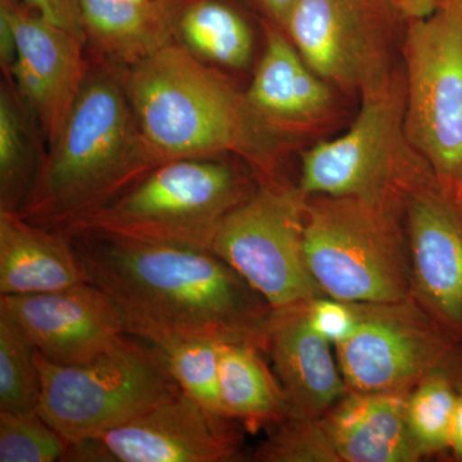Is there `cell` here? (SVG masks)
Listing matches in <instances>:
<instances>
[{
    "mask_svg": "<svg viewBox=\"0 0 462 462\" xmlns=\"http://www.w3.org/2000/svg\"><path fill=\"white\" fill-rule=\"evenodd\" d=\"M69 233L87 282L111 300L129 336L156 346L208 338L263 349L272 307L209 249Z\"/></svg>",
    "mask_w": 462,
    "mask_h": 462,
    "instance_id": "obj_1",
    "label": "cell"
},
{
    "mask_svg": "<svg viewBox=\"0 0 462 462\" xmlns=\"http://www.w3.org/2000/svg\"><path fill=\"white\" fill-rule=\"evenodd\" d=\"M125 89L156 165L233 153L273 178L282 138L249 106L245 93L180 44L130 66Z\"/></svg>",
    "mask_w": 462,
    "mask_h": 462,
    "instance_id": "obj_2",
    "label": "cell"
},
{
    "mask_svg": "<svg viewBox=\"0 0 462 462\" xmlns=\"http://www.w3.org/2000/svg\"><path fill=\"white\" fill-rule=\"evenodd\" d=\"M50 148L18 214L48 229L69 231L157 166L127 98L125 75L108 69L87 74Z\"/></svg>",
    "mask_w": 462,
    "mask_h": 462,
    "instance_id": "obj_3",
    "label": "cell"
},
{
    "mask_svg": "<svg viewBox=\"0 0 462 462\" xmlns=\"http://www.w3.org/2000/svg\"><path fill=\"white\" fill-rule=\"evenodd\" d=\"M360 97L349 129L302 154L298 188L306 197H349L404 208L412 193L438 182L407 138L402 69Z\"/></svg>",
    "mask_w": 462,
    "mask_h": 462,
    "instance_id": "obj_4",
    "label": "cell"
},
{
    "mask_svg": "<svg viewBox=\"0 0 462 462\" xmlns=\"http://www.w3.org/2000/svg\"><path fill=\"white\" fill-rule=\"evenodd\" d=\"M305 254L328 297L349 303L412 298L404 208L349 197H307Z\"/></svg>",
    "mask_w": 462,
    "mask_h": 462,
    "instance_id": "obj_5",
    "label": "cell"
},
{
    "mask_svg": "<svg viewBox=\"0 0 462 462\" xmlns=\"http://www.w3.org/2000/svg\"><path fill=\"white\" fill-rule=\"evenodd\" d=\"M254 189L236 167L214 157L169 161L69 231L209 249L224 218Z\"/></svg>",
    "mask_w": 462,
    "mask_h": 462,
    "instance_id": "obj_6",
    "label": "cell"
},
{
    "mask_svg": "<svg viewBox=\"0 0 462 462\" xmlns=\"http://www.w3.org/2000/svg\"><path fill=\"white\" fill-rule=\"evenodd\" d=\"M36 363L38 411L69 445L121 427L181 391L160 348L129 334L84 363H51L38 351Z\"/></svg>",
    "mask_w": 462,
    "mask_h": 462,
    "instance_id": "obj_7",
    "label": "cell"
},
{
    "mask_svg": "<svg viewBox=\"0 0 462 462\" xmlns=\"http://www.w3.org/2000/svg\"><path fill=\"white\" fill-rule=\"evenodd\" d=\"M404 127L451 199L462 179V16L436 8L404 29Z\"/></svg>",
    "mask_w": 462,
    "mask_h": 462,
    "instance_id": "obj_8",
    "label": "cell"
},
{
    "mask_svg": "<svg viewBox=\"0 0 462 462\" xmlns=\"http://www.w3.org/2000/svg\"><path fill=\"white\" fill-rule=\"evenodd\" d=\"M306 205L307 197L300 188L263 181L224 218L209 248L273 311L324 294L307 266Z\"/></svg>",
    "mask_w": 462,
    "mask_h": 462,
    "instance_id": "obj_9",
    "label": "cell"
},
{
    "mask_svg": "<svg viewBox=\"0 0 462 462\" xmlns=\"http://www.w3.org/2000/svg\"><path fill=\"white\" fill-rule=\"evenodd\" d=\"M407 23L397 0H300L284 32L328 84L361 96L396 72L393 44Z\"/></svg>",
    "mask_w": 462,
    "mask_h": 462,
    "instance_id": "obj_10",
    "label": "cell"
},
{
    "mask_svg": "<svg viewBox=\"0 0 462 462\" xmlns=\"http://www.w3.org/2000/svg\"><path fill=\"white\" fill-rule=\"evenodd\" d=\"M358 325L336 346L348 391L409 393L424 376L451 360L452 336L413 298L357 303Z\"/></svg>",
    "mask_w": 462,
    "mask_h": 462,
    "instance_id": "obj_11",
    "label": "cell"
},
{
    "mask_svg": "<svg viewBox=\"0 0 462 462\" xmlns=\"http://www.w3.org/2000/svg\"><path fill=\"white\" fill-rule=\"evenodd\" d=\"M229 419L215 415L180 391L133 420L72 443L78 462H226L239 454Z\"/></svg>",
    "mask_w": 462,
    "mask_h": 462,
    "instance_id": "obj_12",
    "label": "cell"
},
{
    "mask_svg": "<svg viewBox=\"0 0 462 462\" xmlns=\"http://www.w3.org/2000/svg\"><path fill=\"white\" fill-rule=\"evenodd\" d=\"M0 17L7 21L16 45L8 71L51 147L87 78L85 42L18 0H0Z\"/></svg>",
    "mask_w": 462,
    "mask_h": 462,
    "instance_id": "obj_13",
    "label": "cell"
},
{
    "mask_svg": "<svg viewBox=\"0 0 462 462\" xmlns=\"http://www.w3.org/2000/svg\"><path fill=\"white\" fill-rule=\"evenodd\" d=\"M412 298L452 337H462V211L439 185L404 206Z\"/></svg>",
    "mask_w": 462,
    "mask_h": 462,
    "instance_id": "obj_14",
    "label": "cell"
},
{
    "mask_svg": "<svg viewBox=\"0 0 462 462\" xmlns=\"http://www.w3.org/2000/svg\"><path fill=\"white\" fill-rule=\"evenodd\" d=\"M0 309L39 354L60 365L90 360L126 334L114 303L89 282L48 293L0 296Z\"/></svg>",
    "mask_w": 462,
    "mask_h": 462,
    "instance_id": "obj_15",
    "label": "cell"
},
{
    "mask_svg": "<svg viewBox=\"0 0 462 462\" xmlns=\"http://www.w3.org/2000/svg\"><path fill=\"white\" fill-rule=\"evenodd\" d=\"M263 351L272 357L289 416L321 418L348 392L331 343L310 322L307 302L273 311Z\"/></svg>",
    "mask_w": 462,
    "mask_h": 462,
    "instance_id": "obj_16",
    "label": "cell"
},
{
    "mask_svg": "<svg viewBox=\"0 0 462 462\" xmlns=\"http://www.w3.org/2000/svg\"><path fill=\"white\" fill-rule=\"evenodd\" d=\"M258 117L282 136L315 130L333 111L330 85L316 74L284 30L269 23L266 45L245 91Z\"/></svg>",
    "mask_w": 462,
    "mask_h": 462,
    "instance_id": "obj_17",
    "label": "cell"
},
{
    "mask_svg": "<svg viewBox=\"0 0 462 462\" xmlns=\"http://www.w3.org/2000/svg\"><path fill=\"white\" fill-rule=\"evenodd\" d=\"M407 393L348 391L321 416L340 462H415L407 427Z\"/></svg>",
    "mask_w": 462,
    "mask_h": 462,
    "instance_id": "obj_18",
    "label": "cell"
},
{
    "mask_svg": "<svg viewBox=\"0 0 462 462\" xmlns=\"http://www.w3.org/2000/svg\"><path fill=\"white\" fill-rule=\"evenodd\" d=\"M85 282L69 231L0 211V296L48 293Z\"/></svg>",
    "mask_w": 462,
    "mask_h": 462,
    "instance_id": "obj_19",
    "label": "cell"
},
{
    "mask_svg": "<svg viewBox=\"0 0 462 462\" xmlns=\"http://www.w3.org/2000/svg\"><path fill=\"white\" fill-rule=\"evenodd\" d=\"M178 5L80 0L87 41L117 62L135 65L171 44Z\"/></svg>",
    "mask_w": 462,
    "mask_h": 462,
    "instance_id": "obj_20",
    "label": "cell"
},
{
    "mask_svg": "<svg viewBox=\"0 0 462 462\" xmlns=\"http://www.w3.org/2000/svg\"><path fill=\"white\" fill-rule=\"evenodd\" d=\"M261 346L249 342L220 345V402L229 420L245 422L251 431L281 424L291 415L278 378L261 357Z\"/></svg>",
    "mask_w": 462,
    "mask_h": 462,
    "instance_id": "obj_21",
    "label": "cell"
},
{
    "mask_svg": "<svg viewBox=\"0 0 462 462\" xmlns=\"http://www.w3.org/2000/svg\"><path fill=\"white\" fill-rule=\"evenodd\" d=\"M175 35L191 56L209 65L243 69L254 56L252 27L227 0H179Z\"/></svg>",
    "mask_w": 462,
    "mask_h": 462,
    "instance_id": "obj_22",
    "label": "cell"
},
{
    "mask_svg": "<svg viewBox=\"0 0 462 462\" xmlns=\"http://www.w3.org/2000/svg\"><path fill=\"white\" fill-rule=\"evenodd\" d=\"M42 163L33 149L26 108L9 88L0 93V211L20 214L33 189Z\"/></svg>",
    "mask_w": 462,
    "mask_h": 462,
    "instance_id": "obj_23",
    "label": "cell"
},
{
    "mask_svg": "<svg viewBox=\"0 0 462 462\" xmlns=\"http://www.w3.org/2000/svg\"><path fill=\"white\" fill-rule=\"evenodd\" d=\"M448 365L434 369L407 393V427L421 458L449 449L458 382Z\"/></svg>",
    "mask_w": 462,
    "mask_h": 462,
    "instance_id": "obj_24",
    "label": "cell"
},
{
    "mask_svg": "<svg viewBox=\"0 0 462 462\" xmlns=\"http://www.w3.org/2000/svg\"><path fill=\"white\" fill-rule=\"evenodd\" d=\"M41 396L36 348L14 319L0 309V411H38Z\"/></svg>",
    "mask_w": 462,
    "mask_h": 462,
    "instance_id": "obj_25",
    "label": "cell"
},
{
    "mask_svg": "<svg viewBox=\"0 0 462 462\" xmlns=\"http://www.w3.org/2000/svg\"><path fill=\"white\" fill-rule=\"evenodd\" d=\"M208 338L175 340L157 346L167 367L185 394L215 415H223L220 402V345Z\"/></svg>",
    "mask_w": 462,
    "mask_h": 462,
    "instance_id": "obj_26",
    "label": "cell"
},
{
    "mask_svg": "<svg viewBox=\"0 0 462 462\" xmlns=\"http://www.w3.org/2000/svg\"><path fill=\"white\" fill-rule=\"evenodd\" d=\"M67 447L39 411H0V462L60 461Z\"/></svg>",
    "mask_w": 462,
    "mask_h": 462,
    "instance_id": "obj_27",
    "label": "cell"
},
{
    "mask_svg": "<svg viewBox=\"0 0 462 462\" xmlns=\"http://www.w3.org/2000/svg\"><path fill=\"white\" fill-rule=\"evenodd\" d=\"M263 462H340L321 418L288 416L254 454Z\"/></svg>",
    "mask_w": 462,
    "mask_h": 462,
    "instance_id": "obj_28",
    "label": "cell"
},
{
    "mask_svg": "<svg viewBox=\"0 0 462 462\" xmlns=\"http://www.w3.org/2000/svg\"><path fill=\"white\" fill-rule=\"evenodd\" d=\"M307 314L312 328L334 346L355 333L360 319L357 303L322 296L307 302Z\"/></svg>",
    "mask_w": 462,
    "mask_h": 462,
    "instance_id": "obj_29",
    "label": "cell"
},
{
    "mask_svg": "<svg viewBox=\"0 0 462 462\" xmlns=\"http://www.w3.org/2000/svg\"><path fill=\"white\" fill-rule=\"evenodd\" d=\"M23 3L60 29L87 42L80 0H23Z\"/></svg>",
    "mask_w": 462,
    "mask_h": 462,
    "instance_id": "obj_30",
    "label": "cell"
},
{
    "mask_svg": "<svg viewBox=\"0 0 462 462\" xmlns=\"http://www.w3.org/2000/svg\"><path fill=\"white\" fill-rule=\"evenodd\" d=\"M256 2L269 18L270 23L284 30L300 0H256Z\"/></svg>",
    "mask_w": 462,
    "mask_h": 462,
    "instance_id": "obj_31",
    "label": "cell"
},
{
    "mask_svg": "<svg viewBox=\"0 0 462 462\" xmlns=\"http://www.w3.org/2000/svg\"><path fill=\"white\" fill-rule=\"evenodd\" d=\"M449 449H451L456 460L462 461V382H458L457 400H456L454 418H452Z\"/></svg>",
    "mask_w": 462,
    "mask_h": 462,
    "instance_id": "obj_32",
    "label": "cell"
},
{
    "mask_svg": "<svg viewBox=\"0 0 462 462\" xmlns=\"http://www.w3.org/2000/svg\"><path fill=\"white\" fill-rule=\"evenodd\" d=\"M404 16L409 20L430 16L436 11L434 0H397Z\"/></svg>",
    "mask_w": 462,
    "mask_h": 462,
    "instance_id": "obj_33",
    "label": "cell"
},
{
    "mask_svg": "<svg viewBox=\"0 0 462 462\" xmlns=\"http://www.w3.org/2000/svg\"><path fill=\"white\" fill-rule=\"evenodd\" d=\"M436 8L448 9L462 16V0H434Z\"/></svg>",
    "mask_w": 462,
    "mask_h": 462,
    "instance_id": "obj_34",
    "label": "cell"
},
{
    "mask_svg": "<svg viewBox=\"0 0 462 462\" xmlns=\"http://www.w3.org/2000/svg\"><path fill=\"white\" fill-rule=\"evenodd\" d=\"M451 199L454 200L456 206H457L458 208H460L462 211V179L461 181L458 182L457 188H456L454 194H452Z\"/></svg>",
    "mask_w": 462,
    "mask_h": 462,
    "instance_id": "obj_35",
    "label": "cell"
},
{
    "mask_svg": "<svg viewBox=\"0 0 462 462\" xmlns=\"http://www.w3.org/2000/svg\"><path fill=\"white\" fill-rule=\"evenodd\" d=\"M133 2L144 3V5H172L178 0H133Z\"/></svg>",
    "mask_w": 462,
    "mask_h": 462,
    "instance_id": "obj_36",
    "label": "cell"
}]
</instances>
